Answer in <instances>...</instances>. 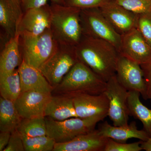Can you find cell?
<instances>
[{
	"label": "cell",
	"instance_id": "obj_1",
	"mask_svg": "<svg viewBox=\"0 0 151 151\" xmlns=\"http://www.w3.org/2000/svg\"><path fill=\"white\" fill-rule=\"evenodd\" d=\"M78 61L83 63L104 81L116 74L119 52L115 46L103 40L83 35L75 46Z\"/></svg>",
	"mask_w": 151,
	"mask_h": 151
},
{
	"label": "cell",
	"instance_id": "obj_2",
	"mask_svg": "<svg viewBox=\"0 0 151 151\" xmlns=\"http://www.w3.org/2000/svg\"><path fill=\"white\" fill-rule=\"evenodd\" d=\"M50 29L58 45L75 47L83 34L81 23V9L51 2Z\"/></svg>",
	"mask_w": 151,
	"mask_h": 151
},
{
	"label": "cell",
	"instance_id": "obj_3",
	"mask_svg": "<svg viewBox=\"0 0 151 151\" xmlns=\"http://www.w3.org/2000/svg\"><path fill=\"white\" fill-rule=\"evenodd\" d=\"M106 85V81L78 61L55 87L52 92L57 95L68 96L79 94H99L104 92Z\"/></svg>",
	"mask_w": 151,
	"mask_h": 151
},
{
	"label": "cell",
	"instance_id": "obj_4",
	"mask_svg": "<svg viewBox=\"0 0 151 151\" xmlns=\"http://www.w3.org/2000/svg\"><path fill=\"white\" fill-rule=\"evenodd\" d=\"M19 45L22 60L39 69L56 50L58 44L50 28L37 35H20Z\"/></svg>",
	"mask_w": 151,
	"mask_h": 151
},
{
	"label": "cell",
	"instance_id": "obj_5",
	"mask_svg": "<svg viewBox=\"0 0 151 151\" xmlns=\"http://www.w3.org/2000/svg\"><path fill=\"white\" fill-rule=\"evenodd\" d=\"M80 18L83 35L107 41L119 52L121 35L105 18L100 8L81 9Z\"/></svg>",
	"mask_w": 151,
	"mask_h": 151
},
{
	"label": "cell",
	"instance_id": "obj_6",
	"mask_svg": "<svg viewBox=\"0 0 151 151\" xmlns=\"http://www.w3.org/2000/svg\"><path fill=\"white\" fill-rule=\"evenodd\" d=\"M47 136L56 143L69 142L76 137L95 130L96 124L101 121L97 118H71L62 121H56L45 117Z\"/></svg>",
	"mask_w": 151,
	"mask_h": 151
},
{
	"label": "cell",
	"instance_id": "obj_7",
	"mask_svg": "<svg viewBox=\"0 0 151 151\" xmlns=\"http://www.w3.org/2000/svg\"><path fill=\"white\" fill-rule=\"evenodd\" d=\"M78 60L75 47L60 45L39 70L53 89Z\"/></svg>",
	"mask_w": 151,
	"mask_h": 151
},
{
	"label": "cell",
	"instance_id": "obj_8",
	"mask_svg": "<svg viewBox=\"0 0 151 151\" xmlns=\"http://www.w3.org/2000/svg\"><path fill=\"white\" fill-rule=\"evenodd\" d=\"M103 93L109 100L108 116L113 125L122 126L128 124L130 115L128 107L129 91L119 83L116 74L107 81Z\"/></svg>",
	"mask_w": 151,
	"mask_h": 151
},
{
	"label": "cell",
	"instance_id": "obj_9",
	"mask_svg": "<svg viewBox=\"0 0 151 151\" xmlns=\"http://www.w3.org/2000/svg\"><path fill=\"white\" fill-rule=\"evenodd\" d=\"M118 81L128 91L139 92L146 100V86L140 64L119 53L116 66Z\"/></svg>",
	"mask_w": 151,
	"mask_h": 151
},
{
	"label": "cell",
	"instance_id": "obj_10",
	"mask_svg": "<svg viewBox=\"0 0 151 151\" xmlns=\"http://www.w3.org/2000/svg\"><path fill=\"white\" fill-rule=\"evenodd\" d=\"M70 96L73 98L78 118H97L102 121L108 116L109 100L104 93L79 94Z\"/></svg>",
	"mask_w": 151,
	"mask_h": 151
},
{
	"label": "cell",
	"instance_id": "obj_11",
	"mask_svg": "<svg viewBox=\"0 0 151 151\" xmlns=\"http://www.w3.org/2000/svg\"><path fill=\"white\" fill-rule=\"evenodd\" d=\"M119 53L141 65L151 58V47L135 28L121 35Z\"/></svg>",
	"mask_w": 151,
	"mask_h": 151
},
{
	"label": "cell",
	"instance_id": "obj_12",
	"mask_svg": "<svg viewBox=\"0 0 151 151\" xmlns=\"http://www.w3.org/2000/svg\"><path fill=\"white\" fill-rule=\"evenodd\" d=\"M51 19L50 5L29 9L24 12L17 32L20 35H39L50 28Z\"/></svg>",
	"mask_w": 151,
	"mask_h": 151
},
{
	"label": "cell",
	"instance_id": "obj_13",
	"mask_svg": "<svg viewBox=\"0 0 151 151\" xmlns=\"http://www.w3.org/2000/svg\"><path fill=\"white\" fill-rule=\"evenodd\" d=\"M52 96L51 93L35 91L22 92L14 102L20 116L22 119L45 116L47 104Z\"/></svg>",
	"mask_w": 151,
	"mask_h": 151
},
{
	"label": "cell",
	"instance_id": "obj_14",
	"mask_svg": "<svg viewBox=\"0 0 151 151\" xmlns=\"http://www.w3.org/2000/svg\"><path fill=\"white\" fill-rule=\"evenodd\" d=\"M100 9L105 18L121 35L136 28L137 14L119 5L115 0H111Z\"/></svg>",
	"mask_w": 151,
	"mask_h": 151
},
{
	"label": "cell",
	"instance_id": "obj_15",
	"mask_svg": "<svg viewBox=\"0 0 151 151\" xmlns=\"http://www.w3.org/2000/svg\"><path fill=\"white\" fill-rule=\"evenodd\" d=\"M24 14L22 0H0V26L8 41L18 33Z\"/></svg>",
	"mask_w": 151,
	"mask_h": 151
},
{
	"label": "cell",
	"instance_id": "obj_16",
	"mask_svg": "<svg viewBox=\"0 0 151 151\" xmlns=\"http://www.w3.org/2000/svg\"><path fill=\"white\" fill-rule=\"evenodd\" d=\"M108 139L95 129L69 142L55 143L53 151H104Z\"/></svg>",
	"mask_w": 151,
	"mask_h": 151
},
{
	"label": "cell",
	"instance_id": "obj_17",
	"mask_svg": "<svg viewBox=\"0 0 151 151\" xmlns=\"http://www.w3.org/2000/svg\"><path fill=\"white\" fill-rule=\"evenodd\" d=\"M18 69L20 78L22 92L35 91L52 93L53 87L38 69L28 65L22 60Z\"/></svg>",
	"mask_w": 151,
	"mask_h": 151
},
{
	"label": "cell",
	"instance_id": "obj_18",
	"mask_svg": "<svg viewBox=\"0 0 151 151\" xmlns=\"http://www.w3.org/2000/svg\"><path fill=\"white\" fill-rule=\"evenodd\" d=\"M98 130L100 134L103 137L119 142L126 143L132 138L146 141L150 137L145 130L138 129L135 122L125 126H115L105 121L100 124Z\"/></svg>",
	"mask_w": 151,
	"mask_h": 151
},
{
	"label": "cell",
	"instance_id": "obj_19",
	"mask_svg": "<svg viewBox=\"0 0 151 151\" xmlns=\"http://www.w3.org/2000/svg\"><path fill=\"white\" fill-rule=\"evenodd\" d=\"M45 116L56 121L78 117L73 98L68 95H52L47 104Z\"/></svg>",
	"mask_w": 151,
	"mask_h": 151
},
{
	"label": "cell",
	"instance_id": "obj_20",
	"mask_svg": "<svg viewBox=\"0 0 151 151\" xmlns=\"http://www.w3.org/2000/svg\"><path fill=\"white\" fill-rule=\"evenodd\" d=\"M18 33L4 45L0 55V76L6 75L18 68L22 61Z\"/></svg>",
	"mask_w": 151,
	"mask_h": 151
},
{
	"label": "cell",
	"instance_id": "obj_21",
	"mask_svg": "<svg viewBox=\"0 0 151 151\" xmlns=\"http://www.w3.org/2000/svg\"><path fill=\"white\" fill-rule=\"evenodd\" d=\"M22 118L17 110L14 103L0 97V131L11 133L17 130Z\"/></svg>",
	"mask_w": 151,
	"mask_h": 151
},
{
	"label": "cell",
	"instance_id": "obj_22",
	"mask_svg": "<svg viewBox=\"0 0 151 151\" xmlns=\"http://www.w3.org/2000/svg\"><path fill=\"white\" fill-rule=\"evenodd\" d=\"M140 93L136 91H129L128 107L130 116L139 120L145 130L151 136V109L147 108L140 100Z\"/></svg>",
	"mask_w": 151,
	"mask_h": 151
},
{
	"label": "cell",
	"instance_id": "obj_23",
	"mask_svg": "<svg viewBox=\"0 0 151 151\" xmlns=\"http://www.w3.org/2000/svg\"><path fill=\"white\" fill-rule=\"evenodd\" d=\"M21 92L20 78L18 68L12 73L0 76L1 97L14 102Z\"/></svg>",
	"mask_w": 151,
	"mask_h": 151
},
{
	"label": "cell",
	"instance_id": "obj_24",
	"mask_svg": "<svg viewBox=\"0 0 151 151\" xmlns=\"http://www.w3.org/2000/svg\"><path fill=\"white\" fill-rule=\"evenodd\" d=\"M17 130L21 134L30 137L46 136L47 127L45 117L22 119Z\"/></svg>",
	"mask_w": 151,
	"mask_h": 151
},
{
	"label": "cell",
	"instance_id": "obj_25",
	"mask_svg": "<svg viewBox=\"0 0 151 151\" xmlns=\"http://www.w3.org/2000/svg\"><path fill=\"white\" fill-rule=\"evenodd\" d=\"M25 151H53L55 141L48 136L30 137L22 134Z\"/></svg>",
	"mask_w": 151,
	"mask_h": 151
},
{
	"label": "cell",
	"instance_id": "obj_26",
	"mask_svg": "<svg viewBox=\"0 0 151 151\" xmlns=\"http://www.w3.org/2000/svg\"><path fill=\"white\" fill-rule=\"evenodd\" d=\"M119 5L137 14L151 10V0H115Z\"/></svg>",
	"mask_w": 151,
	"mask_h": 151
},
{
	"label": "cell",
	"instance_id": "obj_27",
	"mask_svg": "<svg viewBox=\"0 0 151 151\" xmlns=\"http://www.w3.org/2000/svg\"><path fill=\"white\" fill-rule=\"evenodd\" d=\"M136 28L151 47V10L137 14Z\"/></svg>",
	"mask_w": 151,
	"mask_h": 151
},
{
	"label": "cell",
	"instance_id": "obj_28",
	"mask_svg": "<svg viewBox=\"0 0 151 151\" xmlns=\"http://www.w3.org/2000/svg\"><path fill=\"white\" fill-rule=\"evenodd\" d=\"M141 142L142 141L127 144L108 139L104 151H140L142 150L140 146Z\"/></svg>",
	"mask_w": 151,
	"mask_h": 151
},
{
	"label": "cell",
	"instance_id": "obj_29",
	"mask_svg": "<svg viewBox=\"0 0 151 151\" xmlns=\"http://www.w3.org/2000/svg\"><path fill=\"white\" fill-rule=\"evenodd\" d=\"M111 0H65V5L82 9L101 7Z\"/></svg>",
	"mask_w": 151,
	"mask_h": 151
},
{
	"label": "cell",
	"instance_id": "obj_30",
	"mask_svg": "<svg viewBox=\"0 0 151 151\" xmlns=\"http://www.w3.org/2000/svg\"><path fill=\"white\" fill-rule=\"evenodd\" d=\"M4 151H25L22 137L17 130L11 133L8 144Z\"/></svg>",
	"mask_w": 151,
	"mask_h": 151
},
{
	"label": "cell",
	"instance_id": "obj_31",
	"mask_svg": "<svg viewBox=\"0 0 151 151\" xmlns=\"http://www.w3.org/2000/svg\"><path fill=\"white\" fill-rule=\"evenodd\" d=\"M142 69L146 86V100L151 101V58L140 65Z\"/></svg>",
	"mask_w": 151,
	"mask_h": 151
},
{
	"label": "cell",
	"instance_id": "obj_32",
	"mask_svg": "<svg viewBox=\"0 0 151 151\" xmlns=\"http://www.w3.org/2000/svg\"><path fill=\"white\" fill-rule=\"evenodd\" d=\"M49 1L58 4L65 5V0H22L23 9L24 12L29 9L42 6L48 4L47 1Z\"/></svg>",
	"mask_w": 151,
	"mask_h": 151
},
{
	"label": "cell",
	"instance_id": "obj_33",
	"mask_svg": "<svg viewBox=\"0 0 151 151\" xmlns=\"http://www.w3.org/2000/svg\"><path fill=\"white\" fill-rule=\"evenodd\" d=\"M11 132H1L0 133V151H4L9 141Z\"/></svg>",
	"mask_w": 151,
	"mask_h": 151
},
{
	"label": "cell",
	"instance_id": "obj_34",
	"mask_svg": "<svg viewBox=\"0 0 151 151\" xmlns=\"http://www.w3.org/2000/svg\"><path fill=\"white\" fill-rule=\"evenodd\" d=\"M142 150L146 151H151V136L146 141H142L141 144Z\"/></svg>",
	"mask_w": 151,
	"mask_h": 151
},
{
	"label": "cell",
	"instance_id": "obj_35",
	"mask_svg": "<svg viewBox=\"0 0 151 151\" xmlns=\"http://www.w3.org/2000/svg\"></svg>",
	"mask_w": 151,
	"mask_h": 151
},
{
	"label": "cell",
	"instance_id": "obj_36",
	"mask_svg": "<svg viewBox=\"0 0 151 151\" xmlns=\"http://www.w3.org/2000/svg\"></svg>",
	"mask_w": 151,
	"mask_h": 151
}]
</instances>
